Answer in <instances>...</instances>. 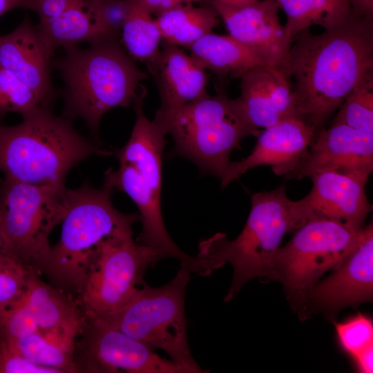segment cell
I'll return each mask as SVG.
<instances>
[{"label": "cell", "mask_w": 373, "mask_h": 373, "mask_svg": "<svg viewBox=\"0 0 373 373\" xmlns=\"http://www.w3.org/2000/svg\"><path fill=\"white\" fill-rule=\"evenodd\" d=\"M293 41L280 69L293 80L298 117L316 133L373 71V18L352 12L321 34L307 29Z\"/></svg>", "instance_id": "1"}, {"label": "cell", "mask_w": 373, "mask_h": 373, "mask_svg": "<svg viewBox=\"0 0 373 373\" xmlns=\"http://www.w3.org/2000/svg\"><path fill=\"white\" fill-rule=\"evenodd\" d=\"M85 49L65 48L55 63L63 79V117L82 119L96 136L102 117L116 107H134L146 90L141 82L149 75L128 56L117 39L89 44Z\"/></svg>", "instance_id": "2"}, {"label": "cell", "mask_w": 373, "mask_h": 373, "mask_svg": "<svg viewBox=\"0 0 373 373\" xmlns=\"http://www.w3.org/2000/svg\"><path fill=\"white\" fill-rule=\"evenodd\" d=\"M303 224L296 202L288 198L284 184L255 193L251 197L245 225L234 240L217 233L200 242L195 256L200 275L209 276L225 264H231L232 283L224 302L232 300L252 279L274 280V259L283 237Z\"/></svg>", "instance_id": "3"}, {"label": "cell", "mask_w": 373, "mask_h": 373, "mask_svg": "<svg viewBox=\"0 0 373 373\" xmlns=\"http://www.w3.org/2000/svg\"><path fill=\"white\" fill-rule=\"evenodd\" d=\"M15 126L0 125V171L6 177L38 185L65 187L70 170L93 155L108 156L80 135L72 121L40 108Z\"/></svg>", "instance_id": "4"}, {"label": "cell", "mask_w": 373, "mask_h": 373, "mask_svg": "<svg viewBox=\"0 0 373 373\" xmlns=\"http://www.w3.org/2000/svg\"><path fill=\"white\" fill-rule=\"evenodd\" d=\"M113 192L104 185L95 188L86 180L78 188L66 190L61 236L51 246L41 275L76 299L102 244L133 233V225L140 221L139 214L124 213L115 208Z\"/></svg>", "instance_id": "5"}, {"label": "cell", "mask_w": 373, "mask_h": 373, "mask_svg": "<svg viewBox=\"0 0 373 373\" xmlns=\"http://www.w3.org/2000/svg\"><path fill=\"white\" fill-rule=\"evenodd\" d=\"M142 104L133 108L136 118L130 137L113 152L119 166L105 172L104 186L124 192L136 204L142 224L137 243L162 249L169 257L189 265L192 256L172 240L162 215V166L166 134L146 117Z\"/></svg>", "instance_id": "6"}, {"label": "cell", "mask_w": 373, "mask_h": 373, "mask_svg": "<svg viewBox=\"0 0 373 373\" xmlns=\"http://www.w3.org/2000/svg\"><path fill=\"white\" fill-rule=\"evenodd\" d=\"M191 273L181 263L175 277L165 285L153 287L143 281L122 307L92 319L100 320L154 350H162L193 373L207 372L195 362L188 343L184 298Z\"/></svg>", "instance_id": "7"}, {"label": "cell", "mask_w": 373, "mask_h": 373, "mask_svg": "<svg viewBox=\"0 0 373 373\" xmlns=\"http://www.w3.org/2000/svg\"><path fill=\"white\" fill-rule=\"evenodd\" d=\"M173 140L171 157L191 160L203 173L220 180L230 163V155L245 137H257L242 115L236 99L222 90L209 94L183 106L166 129Z\"/></svg>", "instance_id": "8"}, {"label": "cell", "mask_w": 373, "mask_h": 373, "mask_svg": "<svg viewBox=\"0 0 373 373\" xmlns=\"http://www.w3.org/2000/svg\"><path fill=\"white\" fill-rule=\"evenodd\" d=\"M365 227L354 231L338 221L312 218L278 249L273 262L274 281L283 285L287 300L301 320L308 317L309 291L325 272L336 269L357 247Z\"/></svg>", "instance_id": "9"}, {"label": "cell", "mask_w": 373, "mask_h": 373, "mask_svg": "<svg viewBox=\"0 0 373 373\" xmlns=\"http://www.w3.org/2000/svg\"><path fill=\"white\" fill-rule=\"evenodd\" d=\"M67 188L0 179V231L10 255L41 275L49 236L66 211Z\"/></svg>", "instance_id": "10"}, {"label": "cell", "mask_w": 373, "mask_h": 373, "mask_svg": "<svg viewBox=\"0 0 373 373\" xmlns=\"http://www.w3.org/2000/svg\"><path fill=\"white\" fill-rule=\"evenodd\" d=\"M166 257L162 249L135 242L133 233L105 241L77 298L85 318H96L122 307L142 283L147 269Z\"/></svg>", "instance_id": "11"}, {"label": "cell", "mask_w": 373, "mask_h": 373, "mask_svg": "<svg viewBox=\"0 0 373 373\" xmlns=\"http://www.w3.org/2000/svg\"><path fill=\"white\" fill-rule=\"evenodd\" d=\"M75 356L78 372L193 373L98 319H85Z\"/></svg>", "instance_id": "12"}, {"label": "cell", "mask_w": 373, "mask_h": 373, "mask_svg": "<svg viewBox=\"0 0 373 373\" xmlns=\"http://www.w3.org/2000/svg\"><path fill=\"white\" fill-rule=\"evenodd\" d=\"M367 173L324 171L313 174L310 192L295 201L303 222L316 218L338 221L354 231H361L372 211L365 185Z\"/></svg>", "instance_id": "13"}, {"label": "cell", "mask_w": 373, "mask_h": 373, "mask_svg": "<svg viewBox=\"0 0 373 373\" xmlns=\"http://www.w3.org/2000/svg\"><path fill=\"white\" fill-rule=\"evenodd\" d=\"M373 298V226L365 227L357 247L332 275L318 280L307 296V315L322 312L330 319L343 309Z\"/></svg>", "instance_id": "14"}, {"label": "cell", "mask_w": 373, "mask_h": 373, "mask_svg": "<svg viewBox=\"0 0 373 373\" xmlns=\"http://www.w3.org/2000/svg\"><path fill=\"white\" fill-rule=\"evenodd\" d=\"M315 135V129L299 117L285 118L265 128L247 157L230 162L220 187L225 188L247 171L262 165L271 166L277 175L287 176L306 157Z\"/></svg>", "instance_id": "15"}, {"label": "cell", "mask_w": 373, "mask_h": 373, "mask_svg": "<svg viewBox=\"0 0 373 373\" xmlns=\"http://www.w3.org/2000/svg\"><path fill=\"white\" fill-rule=\"evenodd\" d=\"M373 170V133L333 122L316 133L308 153L286 179H302L324 171L367 173Z\"/></svg>", "instance_id": "16"}, {"label": "cell", "mask_w": 373, "mask_h": 373, "mask_svg": "<svg viewBox=\"0 0 373 373\" xmlns=\"http://www.w3.org/2000/svg\"><path fill=\"white\" fill-rule=\"evenodd\" d=\"M229 35L280 68L289 48L285 41L276 0H253L240 5L211 4Z\"/></svg>", "instance_id": "17"}, {"label": "cell", "mask_w": 373, "mask_h": 373, "mask_svg": "<svg viewBox=\"0 0 373 373\" xmlns=\"http://www.w3.org/2000/svg\"><path fill=\"white\" fill-rule=\"evenodd\" d=\"M149 70L160 99L153 121L167 134L169 124L183 106L208 94L206 70L180 47L164 43Z\"/></svg>", "instance_id": "18"}, {"label": "cell", "mask_w": 373, "mask_h": 373, "mask_svg": "<svg viewBox=\"0 0 373 373\" xmlns=\"http://www.w3.org/2000/svg\"><path fill=\"white\" fill-rule=\"evenodd\" d=\"M52 55L28 18L12 32L0 35V65L48 107H51L55 96L50 67Z\"/></svg>", "instance_id": "19"}, {"label": "cell", "mask_w": 373, "mask_h": 373, "mask_svg": "<svg viewBox=\"0 0 373 373\" xmlns=\"http://www.w3.org/2000/svg\"><path fill=\"white\" fill-rule=\"evenodd\" d=\"M82 327L40 329L27 336L6 341L17 354L34 364L60 373L78 372L75 354Z\"/></svg>", "instance_id": "20"}, {"label": "cell", "mask_w": 373, "mask_h": 373, "mask_svg": "<svg viewBox=\"0 0 373 373\" xmlns=\"http://www.w3.org/2000/svg\"><path fill=\"white\" fill-rule=\"evenodd\" d=\"M187 49L189 55L205 70L219 76L239 78L253 68L272 66L260 54L230 35L211 32Z\"/></svg>", "instance_id": "21"}, {"label": "cell", "mask_w": 373, "mask_h": 373, "mask_svg": "<svg viewBox=\"0 0 373 373\" xmlns=\"http://www.w3.org/2000/svg\"><path fill=\"white\" fill-rule=\"evenodd\" d=\"M40 276L30 269L23 297L39 329L82 326L86 318L77 300Z\"/></svg>", "instance_id": "22"}, {"label": "cell", "mask_w": 373, "mask_h": 373, "mask_svg": "<svg viewBox=\"0 0 373 373\" xmlns=\"http://www.w3.org/2000/svg\"><path fill=\"white\" fill-rule=\"evenodd\" d=\"M48 50L53 55L59 47L64 49L108 38L97 24L88 1L82 0L59 15L36 26Z\"/></svg>", "instance_id": "23"}, {"label": "cell", "mask_w": 373, "mask_h": 373, "mask_svg": "<svg viewBox=\"0 0 373 373\" xmlns=\"http://www.w3.org/2000/svg\"><path fill=\"white\" fill-rule=\"evenodd\" d=\"M156 21L164 43L186 48L212 32L219 23V15L211 5L183 4L167 10Z\"/></svg>", "instance_id": "24"}, {"label": "cell", "mask_w": 373, "mask_h": 373, "mask_svg": "<svg viewBox=\"0 0 373 373\" xmlns=\"http://www.w3.org/2000/svg\"><path fill=\"white\" fill-rule=\"evenodd\" d=\"M287 17L285 41L289 49L294 38L312 26L333 27L353 12L347 0H276Z\"/></svg>", "instance_id": "25"}, {"label": "cell", "mask_w": 373, "mask_h": 373, "mask_svg": "<svg viewBox=\"0 0 373 373\" xmlns=\"http://www.w3.org/2000/svg\"><path fill=\"white\" fill-rule=\"evenodd\" d=\"M120 35L122 47L134 61L144 63L149 70L155 65L162 35L156 19L138 0L132 1Z\"/></svg>", "instance_id": "26"}, {"label": "cell", "mask_w": 373, "mask_h": 373, "mask_svg": "<svg viewBox=\"0 0 373 373\" xmlns=\"http://www.w3.org/2000/svg\"><path fill=\"white\" fill-rule=\"evenodd\" d=\"M253 68L240 79V95L237 104L251 126L255 129L269 127L283 119L274 108L267 86V67Z\"/></svg>", "instance_id": "27"}, {"label": "cell", "mask_w": 373, "mask_h": 373, "mask_svg": "<svg viewBox=\"0 0 373 373\" xmlns=\"http://www.w3.org/2000/svg\"><path fill=\"white\" fill-rule=\"evenodd\" d=\"M338 109L333 122L373 133V71L356 84Z\"/></svg>", "instance_id": "28"}, {"label": "cell", "mask_w": 373, "mask_h": 373, "mask_svg": "<svg viewBox=\"0 0 373 373\" xmlns=\"http://www.w3.org/2000/svg\"><path fill=\"white\" fill-rule=\"evenodd\" d=\"M44 106L33 91L0 65V118L15 112L25 116Z\"/></svg>", "instance_id": "29"}, {"label": "cell", "mask_w": 373, "mask_h": 373, "mask_svg": "<svg viewBox=\"0 0 373 373\" xmlns=\"http://www.w3.org/2000/svg\"><path fill=\"white\" fill-rule=\"evenodd\" d=\"M338 342L352 358L373 348V323L370 317L358 313L341 323H335Z\"/></svg>", "instance_id": "30"}, {"label": "cell", "mask_w": 373, "mask_h": 373, "mask_svg": "<svg viewBox=\"0 0 373 373\" xmlns=\"http://www.w3.org/2000/svg\"><path fill=\"white\" fill-rule=\"evenodd\" d=\"M30 269L9 254L0 255V311L23 297Z\"/></svg>", "instance_id": "31"}, {"label": "cell", "mask_w": 373, "mask_h": 373, "mask_svg": "<svg viewBox=\"0 0 373 373\" xmlns=\"http://www.w3.org/2000/svg\"><path fill=\"white\" fill-rule=\"evenodd\" d=\"M132 1L111 0L88 2L93 16L104 35L111 39H117L127 18Z\"/></svg>", "instance_id": "32"}, {"label": "cell", "mask_w": 373, "mask_h": 373, "mask_svg": "<svg viewBox=\"0 0 373 373\" xmlns=\"http://www.w3.org/2000/svg\"><path fill=\"white\" fill-rule=\"evenodd\" d=\"M40 330L23 300L0 311V338L5 341L21 338Z\"/></svg>", "instance_id": "33"}, {"label": "cell", "mask_w": 373, "mask_h": 373, "mask_svg": "<svg viewBox=\"0 0 373 373\" xmlns=\"http://www.w3.org/2000/svg\"><path fill=\"white\" fill-rule=\"evenodd\" d=\"M267 86L272 104L282 119L299 117L290 84L279 68L267 67Z\"/></svg>", "instance_id": "34"}, {"label": "cell", "mask_w": 373, "mask_h": 373, "mask_svg": "<svg viewBox=\"0 0 373 373\" xmlns=\"http://www.w3.org/2000/svg\"><path fill=\"white\" fill-rule=\"evenodd\" d=\"M0 373H60L58 370L34 364L17 354L0 338Z\"/></svg>", "instance_id": "35"}, {"label": "cell", "mask_w": 373, "mask_h": 373, "mask_svg": "<svg viewBox=\"0 0 373 373\" xmlns=\"http://www.w3.org/2000/svg\"><path fill=\"white\" fill-rule=\"evenodd\" d=\"M80 1L82 0H30L31 10L38 14L39 23H42L59 15Z\"/></svg>", "instance_id": "36"}, {"label": "cell", "mask_w": 373, "mask_h": 373, "mask_svg": "<svg viewBox=\"0 0 373 373\" xmlns=\"http://www.w3.org/2000/svg\"><path fill=\"white\" fill-rule=\"evenodd\" d=\"M152 15L157 16L172 8L195 3L205 2V0H138Z\"/></svg>", "instance_id": "37"}, {"label": "cell", "mask_w": 373, "mask_h": 373, "mask_svg": "<svg viewBox=\"0 0 373 373\" xmlns=\"http://www.w3.org/2000/svg\"><path fill=\"white\" fill-rule=\"evenodd\" d=\"M352 360L359 372L372 373L373 370V348L359 354Z\"/></svg>", "instance_id": "38"}, {"label": "cell", "mask_w": 373, "mask_h": 373, "mask_svg": "<svg viewBox=\"0 0 373 373\" xmlns=\"http://www.w3.org/2000/svg\"><path fill=\"white\" fill-rule=\"evenodd\" d=\"M347 1L355 15L373 18V0H347Z\"/></svg>", "instance_id": "39"}, {"label": "cell", "mask_w": 373, "mask_h": 373, "mask_svg": "<svg viewBox=\"0 0 373 373\" xmlns=\"http://www.w3.org/2000/svg\"><path fill=\"white\" fill-rule=\"evenodd\" d=\"M31 9L30 0H0V16L15 8Z\"/></svg>", "instance_id": "40"}, {"label": "cell", "mask_w": 373, "mask_h": 373, "mask_svg": "<svg viewBox=\"0 0 373 373\" xmlns=\"http://www.w3.org/2000/svg\"><path fill=\"white\" fill-rule=\"evenodd\" d=\"M251 1L253 0H205V1L207 2L209 5L214 3H220L230 6L243 4Z\"/></svg>", "instance_id": "41"}, {"label": "cell", "mask_w": 373, "mask_h": 373, "mask_svg": "<svg viewBox=\"0 0 373 373\" xmlns=\"http://www.w3.org/2000/svg\"><path fill=\"white\" fill-rule=\"evenodd\" d=\"M3 254H9V253H8V251L7 250V248L6 247L3 236H2L1 233L0 231V255H3Z\"/></svg>", "instance_id": "42"}, {"label": "cell", "mask_w": 373, "mask_h": 373, "mask_svg": "<svg viewBox=\"0 0 373 373\" xmlns=\"http://www.w3.org/2000/svg\"><path fill=\"white\" fill-rule=\"evenodd\" d=\"M88 2H101V1H107L111 0H86Z\"/></svg>", "instance_id": "43"}, {"label": "cell", "mask_w": 373, "mask_h": 373, "mask_svg": "<svg viewBox=\"0 0 373 373\" xmlns=\"http://www.w3.org/2000/svg\"><path fill=\"white\" fill-rule=\"evenodd\" d=\"M131 1H134V0H131Z\"/></svg>", "instance_id": "44"}]
</instances>
